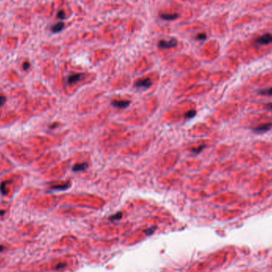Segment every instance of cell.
Instances as JSON below:
<instances>
[{
  "label": "cell",
  "mask_w": 272,
  "mask_h": 272,
  "mask_svg": "<svg viewBox=\"0 0 272 272\" xmlns=\"http://www.w3.org/2000/svg\"><path fill=\"white\" fill-rule=\"evenodd\" d=\"M57 17H58L59 19H64V17H65V14H64V13L63 11H59V12H58V14H57Z\"/></svg>",
  "instance_id": "16"
},
{
  "label": "cell",
  "mask_w": 272,
  "mask_h": 272,
  "mask_svg": "<svg viewBox=\"0 0 272 272\" xmlns=\"http://www.w3.org/2000/svg\"><path fill=\"white\" fill-rule=\"evenodd\" d=\"M81 78V74H73V75H72L68 79V82L69 83H75L77 81H79Z\"/></svg>",
  "instance_id": "8"
},
{
  "label": "cell",
  "mask_w": 272,
  "mask_h": 272,
  "mask_svg": "<svg viewBox=\"0 0 272 272\" xmlns=\"http://www.w3.org/2000/svg\"><path fill=\"white\" fill-rule=\"evenodd\" d=\"M29 67H30V64H29V62H24V65H23V69H25V70H27V69H29Z\"/></svg>",
  "instance_id": "19"
},
{
  "label": "cell",
  "mask_w": 272,
  "mask_h": 272,
  "mask_svg": "<svg viewBox=\"0 0 272 272\" xmlns=\"http://www.w3.org/2000/svg\"><path fill=\"white\" fill-rule=\"evenodd\" d=\"M88 168V164L87 163H82V164H77V165H74V167L73 168V170L75 172L77 171H83V170L86 169Z\"/></svg>",
  "instance_id": "6"
},
{
  "label": "cell",
  "mask_w": 272,
  "mask_h": 272,
  "mask_svg": "<svg viewBox=\"0 0 272 272\" xmlns=\"http://www.w3.org/2000/svg\"><path fill=\"white\" fill-rule=\"evenodd\" d=\"M4 250V247L2 246V245H0V251H2Z\"/></svg>",
  "instance_id": "22"
},
{
  "label": "cell",
  "mask_w": 272,
  "mask_h": 272,
  "mask_svg": "<svg viewBox=\"0 0 272 272\" xmlns=\"http://www.w3.org/2000/svg\"><path fill=\"white\" fill-rule=\"evenodd\" d=\"M272 128V124L271 123H266V124H262L259 126L256 127L254 130L256 133H264L267 132L268 130H270Z\"/></svg>",
  "instance_id": "4"
},
{
  "label": "cell",
  "mask_w": 272,
  "mask_h": 272,
  "mask_svg": "<svg viewBox=\"0 0 272 272\" xmlns=\"http://www.w3.org/2000/svg\"><path fill=\"white\" fill-rule=\"evenodd\" d=\"M63 27H64V23L63 22H58V23L53 26L51 30H52L53 32H59L63 29Z\"/></svg>",
  "instance_id": "9"
},
{
  "label": "cell",
  "mask_w": 272,
  "mask_h": 272,
  "mask_svg": "<svg viewBox=\"0 0 272 272\" xmlns=\"http://www.w3.org/2000/svg\"><path fill=\"white\" fill-rule=\"evenodd\" d=\"M178 16H179L178 14H162L161 15H160V17L162 18L163 19H165V20H173V19H177Z\"/></svg>",
  "instance_id": "7"
},
{
  "label": "cell",
  "mask_w": 272,
  "mask_h": 272,
  "mask_svg": "<svg viewBox=\"0 0 272 272\" xmlns=\"http://www.w3.org/2000/svg\"><path fill=\"white\" fill-rule=\"evenodd\" d=\"M154 227H152V228H150V229L147 230V231H145V232H150V234H151V233H152V231H153V230H154Z\"/></svg>",
  "instance_id": "21"
},
{
  "label": "cell",
  "mask_w": 272,
  "mask_h": 272,
  "mask_svg": "<svg viewBox=\"0 0 272 272\" xmlns=\"http://www.w3.org/2000/svg\"><path fill=\"white\" fill-rule=\"evenodd\" d=\"M196 114V111L195 110H190L189 112L186 113V117L188 118H191V117H193Z\"/></svg>",
  "instance_id": "13"
},
{
  "label": "cell",
  "mask_w": 272,
  "mask_h": 272,
  "mask_svg": "<svg viewBox=\"0 0 272 272\" xmlns=\"http://www.w3.org/2000/svg\"><path fill=\"white\" fill-rule=\"evenodd\" d=\"M135 86L137 87H144V88H148L150 86H151V81L150 78H144V79H140L138 80L137 81H135Z\"/></svg>",
  "instance_id": "3"
},
{
  "label": "cell",
  "mask_w": 272,
  "mask_h": 272,
  "mask_svg": "<svg viewBox=\"0 0 272 272\" xmlns=\"http://www.w3.org/2000/svg\"><path fill=\"white\" fill-rule=\"evenodd\" d=\"M5 101H6V98L3 96H0V106L4 105Z\"/></svg>",
  "instance_id": "18"
},
{
  "label": "cell",
  "mask_w": 272,
  "mask_h": 272,
  "mask_svg": "<svg viewBox=\"0 0 272 272\" xmlns=\"http://www.w3.org/2000/svg\"><path fill=\"white\" fill-rule=\"evenodd\" d=\"M196 38L197 39H205V38H206V34H199L196 36Z\"/></svg>",
  "instance_id": "17"
},
{
  "label": "cell",
  "mask_w": 272,
  "mask_h": 272,
  "mask_svg": "<svg viewBox=\"0 0 272 272\" xmlns=\"http://www.w3.org/2000/svg\"><path fill=\"white\" fill-rule=\"evenodd\" d=\"M259 93L262 95H268L272 96V87L269 89H262L259 91Z\"/></svg>",
  "instance_id": "11"
},
{
  "label": "cell",
  "mask_w": 272,
  "mask_h": 272,
  "mask_svg": "<svg viewBox=\"0 0 272 272\" xmlns=\"http://www.w3.org/2000/svg\"><path fill=\"white\" fill-rule=\"evenodd\" d=\"M66 267V264L64 263H58L56 267H55V269H57V270H59V269H62V268H64Z\"/></svg>",
  "instance_id": "14"
},
{
  "label": "cell",
  "mask_w": 272,
  "mask_h": 272,
  "mask_svg": "<svg viewBox=\"0 0 272 272\" xmlns=\"http://www.w3.org/2000/svg\"><path fill=\"white\" fill-rule=\"evenodd\" d=\"M256 43L260 45H268L272 43V35L271 34H264L256 39Z\"/></svg>",
  "instance_id": "1"
},
{
  "label": "cell",
  "mask_w": 272,
  "mask_h": 272,
  "mask_svg": "<svg viewBox=\"0 0 272 272\" xmlns=\"http://www.w3.org/2000/svg\"><path fill=\"white\" fill-rule=\"evenodd\" d=\"M266 107H267V109H268V110H272V103H271V104H268V105H266Z\"/></svg>",
  "instance_id": "20"
},
{
  "label": "cell",
  "mask_w": 272,
  "mask_h": 272,
  "mask_svg": "<svg viewBox=\"0 0 272 272\" xmlns=\"http://www.w3.org/2000/svg\"><path fill=\"white\" fill-rule=\"evenodd\" d=\"M121 218H122V214H121V213H117V214H116V215H112V216H111V217H110V220H119V219H121Z\"/></svg>",
  "instance_id": "12"
},
{
  "label": "cell",
  "mask_w": 272,
  "mask_h": 272,
  "mask_svg": "<svg viewBox=\"0 0 272 272\" xmlns=\"http://www.w3.org/2000/svg\"><path fill=\"white\" fill-rule=\"evenodd\" d=\"M112 105L116 107L123 109V108L127 107L128 105H130V101H113Z\"/></svg>",
  "instance_id": "5"
},
{
  "label": "cell",
  "mask_w": 272,
  "mask_h": 272,
  "mask_svg": "<svg viewBox=\"0 0 272 272\" xmlns=\"http://www.w3.org/2000/svg\"><path fill=\"white\" fill-rule=\"evenodd\" d=\"M5 213L4 211H0V215H2Z\"/></svg>",
  "instance_id": "23"
},
{
  "label": "cell",
  "mask_w": 272,
  "mask_h": 272,
  "mask_svg": "<svg viewBox=\"0 0 272 272\" xmlns=\"http://www.w3.org/2000/svg\"><path fill=\"white\" fill-rule=\"evenodd\" d=\"M176 45H177V40L175 38H172L169 42L168 41L162 40L159 42V46L160 48H162V49H169V48L175 46Z\"/></svg>",
  "instance_id": "2"
},
{
  "label": "cell",
  "mask_w": 272,
  "mask_h": 272,
  "mask_svg": "<svg viewBox=\"0 0 272 272\" xmlns=\"http://www.w3.org/2000/svg\"><path fill=\"white\" fill-rule=\"evenodd\" d=\"M69 187V184H62V185H55V186L51 187V189H54V190H64L67 189Z\"/></svg>",
  "instance_id": "10"
},
{
  "label": "cell",
  "mask_w": 272,
  "mask_h": 272,
  "mask_svg": "<svg viewBox=\"0 0 272 272\" xmlns=\"http://www.w3.org/2000/svg\"><path fill=\"white\" fill-rule=\"evenodd\" d=\"M205 145H201V146H200V148H193V152H194V153H199L201 150H202V149H203L204 148H205Z\"/></svg>",
  "instance_id": "15"
}]
</instances>
